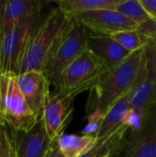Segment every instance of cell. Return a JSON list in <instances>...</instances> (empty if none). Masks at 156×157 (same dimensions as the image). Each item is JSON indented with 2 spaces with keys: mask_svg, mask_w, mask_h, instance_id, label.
I'll return each mask as SVG.
<instances>
[{
  "mask_svg": "<svg viewBox=\"0 0 156 157\" xmlns=\"http://www.w3.org/2000/svg\"><path fill=\"white\" fill-rule=\"evenodd\" d=\"M143 49L132 52L119 66L107 71L89 90L86 107L87 115L96 109L105 114L112 105L128 96L136 81Z\"/></svg>",
  "mask_w": 156,
  "mask_h": 157,
  "instance_id": "obj_1",
  "label": "cell"
},
{
  "mask_svg": "<svg viewBox=\"0 0 156 157\" xmlns=\"http://www.w3.org/2000/svg\"><path fill=\"white\" fill-rule=\"evenodd\" d=\"M70 19L71 17L59 7H54L45 18L40 20L29 36L19 75L30 71H44L48 60Z\"/></svg>",
  "mask_w": 156,
  "mask_h": 157,
  "instance_id": "obj_2",
  "label": "cell"
},
{
  "mask_svg": "<svg viewBox=\"0 0 156 157\" xmlns=\"http://www.w3.org/2000/svg\"><path fill=\"white\" fill-rule=\"evenodd\" d=\"M140 29L149 35L136 81L127 98L130 108L143 119L156 107V21H151Z\"/></svg>",
  "mask_w": 156,
  "mask_h": 157,
  "instance_id": "obj_3",
  "label": "cell"
},
{
  "mask_svg": "<svg viewBox=\"0 0 156 157\" xmlns=\"http://www.w3.org/2000/svg\"><path fill=\"white\" fill-rule=\"evenodd\" d=\"M40 119L25 100L17 76L0 75V127H7L16 136L30 131Z\"/></svg>",
  "mask_w": 156,
  "mask_h": 157,
  "instance_id": "obj_4",
  "label": "cell"
},
{
  "mask_svg": "<svg viewBox=\"0 0 156 157\" xmlns=\"http://www.w3.org/2000/svg\"><path fill=\"white\" fill-rule=\"evenodd\" d=\"M87 37L86 29L71 17L43 71L51 85L55 86L65 69L87 51Z\"/></svg>",
  "mask_w": 156,
  "mask_h": 157,
  "instance_id": "obj_5",
  "label": "cell"
},
{
  "mask_svg": "<svg viewBox=\"0 0 156 157\" xmlns=\"http://www.w3.org/2000/svg\"><path fill=\"white\" fill-rule=\"evenodd\" d=\"M106 72L104 64L87 50L61 75L54 86L55 92L75 98L90 90Z\"/></svg>",
  "mask_w": 156,
  "mask_h": 157,
  "instance_id": "obj_6",
  "label": "cell"
},
{
  "mask_svg": "<svg viewBox=\"0 0 156 157\" xmlns=\"http://www.w3.org/2000/svg\"><path fill=\"white\" fill-rule=\"evenodd\" d=\"M40 19L41 13L33 15L0 36V75H19L29 36Z\"/></svg>",
  "mask_w": 156,
  "mask_h": 157,
  "instance_id": "obj_7",
  "label": "cell"
},
{
  "mask_svg": "<svg viewBox=\"0 0 156 157\" xmlns=\"http://www.w3.org/2000/svg\"><path fill=\"white\" fill-rule=\"evenodd\" d=\"M92 33L110 36L122 30H135L140 27L116 9H99L72 17Z\"/></svg>",
  "mask_w": 156,
  "mask_h": 157,
  "instance_id": "obj_8",
  "label": "cell"
},
{
  "mask_svg": "<svg viewBox=\"0 0 156 157\" xmlns=\"http://www.w3.org/2000/svg\"><path fill=\"white\" fill-rule=\"evenodd\" d=\"M120 157H156V107L144 117L139 129L128 132Z\"/></svg>",
  "mask_w": 156,
  "mask_h": 157,
  "instance_id": "obj_9",
  "label": "cell"
},
{
  "mask_svg": "<svg viewBox=\"0 0 156 157\" xmlns=\"http://www.w3.org/2000/svg\"><path fill=\"white\" fill-rule=\"evenodd\" d=\"M74 99L73 97L57 92L51 94L43 109L42 121L51 141L54 142L63 133L74 110Z\"/></svg>",
  "mask_w": 156,
  "mask_h": 157,
  "instance_id": "obj_10",
  "label": "cell"
},
{
  "mask_svg": "<svg viewBox=\"0 0 156 157\" xmlns=\"http://www.w3.org/2000/svg\"><path fill=\"white\" fill-rule=\"evenodd\" d=\"M17 86L30 109L42 118L44 107L51 97V83L43 72L30 71L17 76Z\"/></svg>",
  "mask_w": 156,
  "mask_h": 157,
  "instance_id": "obj_11",
  "label": "cell"
},
{
  "mask_svg": "<svg viewBox=\"0 0 156 157\" xmlns=\"http://www.w3.org/2000/svg\"><path fill=\"white\" fill-rule=\"evenodd\" d=\"M87 50L104 64L107 71L119 66L132 53L110 36L95 33H88Z\"/></svg>",
  "mask_w": 156,
  "mask_h": 157,
  "instance_id": "obj_12",
  "label": "cell"
},
{
  "mask_svg": "<svg viewBox=\"0 0 156 157\" xmlns=\"http://www.w3.org/2000/svg\"><path fill=\"white\" fill-rule=\"evenodd\" d=\"M13 137L17 157H45L53 144L48 135L42 118L30 131Z\"/></svg>",
  "mask_w": 156,
  "mask_h": 157,
  "instance_id": "obj_13",
  "label": "cell"
},
{
  "mask_svg": "<svg viewBox=\"0 0 156 157\" xmlns=\"http://www.w3.org/2000/svg\"><path fill=\"white\" fill-rule=\"evenodd\" d=\"M44 5L39 0L0 1V36L22 20L41 13Z\"/></svg>",
  "mask_w": 156,
  "mask_h": 157,
  "instance_id": "obj_14",
  "label": "cell"
},
{
  "mask_svg": "<svg viewBox=\"0 0 156 157\" xmlns=\"http://www.w3.org/2000/svg\"><path fill=\"white\" fill-rule=\"evenodd\" d=\"M130 109L127 96L112 105L104 114L99 130L96 134L97 140H104L109 137L120 127L125 125V120Z\"/></svg>",
  "mask_w": 156,
  "mask_h": 157,
  "instance_id": "obj_15",
  "label": "cell"
},
{
  "mask_svg": "<svg viewBox=\"0 0 156 157\" xmlns=\"http://www.w3.org/2000/svg\"><path fill=\"white\" fill-rule=\"evenodd\" d=\"M56 144L65 157H81L88 153L97 143L95 135L61 134Z\"/></svg>",
  "mask_w": 156,
  "mask_h": 157,
  "instance_id": "obj_16",
  "label": "cell"
},
{
  "mask_svg": "<svg viewBox=\"0 0 156 157\" xmlns=\"http://www.w3.org/2000/svg\"><path fill=\"white\" fill-rule=\"evenodd\" d=\"M130 128L125 124L109 137L97 140V144L86 155L81 157H105L107 155L120 157L124 147L126 136Z\"/></svg>",
  "mask_w": 156,
  "mask_h": 157,
  "instance_id": "obj_17",
  "label": "cell"
},
{
  "mask_svg": "<svg viewBox=\"0 0 156 157\" xmlns=\"http://www.w3.org/2000/svg\"><path fill=\"white\" fill-rule=\"evenodd\" d=\"M120 0H58L55 3L66 16L74 17L79 14L99 10L116 9Z\"/></svg>",
  "mask_w": 156,
  "mask_h": 157,
  "instance_id": "obj_18",
  "label": "cell"
},
{
  "mask_svg": "<svg viewBox=\"0 0 156 157\" xmlns=\"http://www.w3.org/2000/svg\"><path fill=\"white\" fill-rule=\"evenodd\" d=\"M110 37L130 52L143 49L149 40V35L140 28L135 30L119 31L110 35Z\"/></svg>",
  "mask_w": 156,
  "mask_h": 157,
  "instance_id": "obj_19",
  "label": "cell"
},
{
  "mask_svg": "<svg viewBox=\"0 0 156 157\" xmlns=\"http://www.w3.org/2000/svg\"><path fill=\"white\" fill-rule=\"evenodd\" d=\"M116 10L136 23L139 27L154 21L139 0H120Z\"/></svg>",
  "mask_w": 156,
  "mask_h": 157,
  "instance_id": "obj_20",
  "label": "cell"
},
{
  "mask_svg": "<svg viewBox=\"0 0 156 157\" xmlns=\"http://www.w3.org/2000/svg\"><path fill=\"white\" fill-rule=\"evenodd\" d=\"M0 157H17L15 139L7 127H0Z\"/></svg>",
  "mask_w": 156,
  "mask_h": 157,
  "instance_id": "obj_21",
  "label": "cell"
},
{
  "mask_svg": "<svg viewBox=\"0 0 156 157\" xmlns=\"http://www.w3.org/2000/svg\"><path fill=\"white\" fill-rule=\"evenodd\" d=\"M103 117H104V114L98 109H96L95 111L88 114L86 117L87 123L81 132L82 135H95L96 136L97 132L99 130Z\"/></svg>",
  "mask_w": 156,
  "mask_h": 157,
  "instance_id": "obj_22",
  "label": "cell"
},
{
  "mask_svg": "<svg viewBox=\"0 0 156 157\" xmlns=\"http://www.w3.org/2000/svg\"><path fill=\"white\" fill-rule=\"evenodd\" d=\"M154 21H156V0H139Z\"/></svg>",
  "mask_w": 156,
  "mask_h": 157,
  "instance_id": "obj_23",
  "label": "cell"
},
{
  "mask_svg": "<svg viewBox=\"0 0 156 157\" xmlns=\"http://www.w3.org/2000/svg\"><path fill=\"white\" fill-rule=\"evenodd\" d=\"M50 157H65L63 155V154L61 152V150L59 149V147L56 144V142L54 141L51 149V154H50Z\"/></svg>",
  "mask_w": 156,
  "mask_h": 157,
  "instance_id": "obj_24",
  "label": "cell"
},
{
  "mask_svg": "<svg viewBox=\"0 0 156 157\" xmlns=\"http://www.w3.org/2000/svg\"><path fill=\"white\" fill-rule=\"evenodd\" d=\"M50 154H51V150L49 151V153H48V154L46 155V156H45V157H50Z\"/></svg>",
  "mask_w": 156,
  "mask_h": 157,
  "instance_id": "obj_25",
  "label": "cell"
},
{
  "mask_svg": "<svg viewBox=\"0 0 156 157\" xmlns=\"http://www.w3.org/2000/svg\"><path fill=\"white\" fill-rule=\"evenodd\" d=\"M105 157H117V156H113V155H107V156Z\"/></svg>",
  "mask_w": 156,
  "mask_h": 157,
  "instance_id": "obj_26",
  "label": "cell"
}]
</instances>
